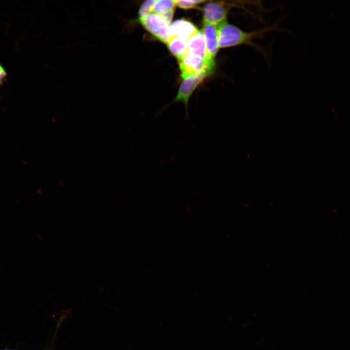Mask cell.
Wrapping results in <instances>:
<instances>
[{
    "mask_svg": "<svg viewBox=\"0 0 350 350\" xmlns=\"http://www.w3.org/2000/svg\"><path fill=\"white\" fill-rule=\"evenodd\" d=\"M198 32V30L194 25L184 19L174 21L169 25L167 29L169 39L177 37L187 41Z\"/></svg>",
    "mask_w": 350,
    "mask_h": 350,
    "instance_id": "52a82bcc",
    "label": "cell"
},
{
    "mask_svg": "<svg viewBox=\"0 0 350 350\" xmlns=\"http://www.w3.org/2000/svg\"><path fill=\"white\" fill-rule=\"evenodd\" d=\"M202 32L206 42V61L210 70L213 73L216 66L215 56L219 48L217 26L210 23H204Z\"/></svg>",
    "mask_w": 350,
    "mask_h": 350,
    "instance_id": "277c9868",
    "label": "cell"
},
{
    "mask_svg": "<svg viewBox=\"0 0 350 350\" xmlns=\"http://www.w3.org/2000/svg\"><path fill=\"white\" fill-rule=\"evenodd\" d=\"M278 29L276 25H272L257 31L246 32L226 21L217 26L219 47L224 48L248 45L260 50L253 41L262 37L269 32Z\"/></svg>",
    "mask_w": 350,
    "mask_h": 350,
    "instance_id": "6da1fadb",
    "label": "cell"
},
{
    "mask_svg": "<svg viewBox=\"0 0 350 350\" xmlns=\"http://www.w3.org/2000/svg\"></svg>",
    "mask_w": 350,
    "mask_h": 350,
    "instance_id": "5bb4252c",
    "label": "cell"
},
{
    "mask_svg": "<svg viewBox=\"0 0 350 350\" xmlns=\"http://www.w3.org/2000/svg\"><path fill=\"white\" fill-rule=\"evenodd\" d=\"M140 21L148 32L163 42L166 43L169 40L167 29L170 23L163 14L152 13Z\"/></svg>",
    "mask_w": 350,
    "mask_h": 350,
    "instance_id": "5b68a950",
    "label": "cell"
},
{
    "mask_svg": "<svg viewBox=\"0 0 350 350\" xmlns=\"http://www.w3.org/2000/svg\"><path fill=\"white\" fill-rule=\"evenodd\" d=\"M166 44L170 51L178 60L189 53L188 41L184 39L174 37L170 38Z\"/></svg>",
    "mask_w": 350,
    "mask_h": 350,
    "instance_id": "9c48e42d",
    "label": "cell"
},
{
    "mask_svg": "<svg viewBox=\"0 0 350 350\" xmlns=\"http://www.w3.org/2000/svg\"><path fill=\"white\" fill-rule=\"evenodd\" d=\"M156 1V0H148L142 3L138 12L139 21L153 13V7Z\"/></svg>",
    "mask_w": 350,
    "mask_h": 350,
    "instance_id": "8fae6325",
    "label": "cell"
},
{
    "mask_svg": "<svg viewBox=\"0 0 350 350\" xmlns=\"http://www.w3.org/2000/svg\"><path fill=\"white\" fill-rule=\"evenodd\" d=\"M188 49L189 54L199 56L206 61V42L202 32L198 31L188 40Z\"/></svg>",
    "mask_w": 350,
    "mask_h": 350,
    "instance_id": "ba28073f",
    "label": "cell"
},
{
    "mask_svg": "<svg viewBox=\"0 0 350 350\" xmlns=\"http://www.w3.org/2000/svg\"><path fill=\"white\" fill-rule=\"evenodd\" d=\"M6 75L7 73L4 68L0 64V85L2 84Z\"/></svg>",
    "mask_w": 350,
    "mask_h": 350,
    "instance_id": "4fadbf2b",
    "label": "cell"
},
{
    "mask_svg": "<svg viewBox=\"0 0 350 350\" xmlns=\"http://www.w3.org/2000/svg\"><path fill=\"white\" fill-rule=\"evenodd\" d=\"M176 5L184 9L194 8L196 5L206 2L205 0H175Z\"/></svg>",
    "mask_w": 350,
    "mask_h": 350,
    "instance_id": "7c38bea8",
    "label": "cell"
},
{
    "mask_svg": "<svg viewBox=\"0 0 350 350\" xmlns=\"http://www.w3.org/2000/svg\"><path fill=\"white\" fill-rule=\"evenodd\" d=\"M175 5H176L175 0H157L154 6L152 13L163 14L171 10H175Z\"/></svg>",
    "mask_w": 350,
    "mask_h": 350,
    "instance_id": "30bf717a",
    "label": "cell"
},
{
    "mask_svg": "<svg viewBox=\"0 0 350 350\" xmlns=\"http://www.w3.org/2000/svg\"><path fill=\"white\" fill-rule=\"evenodd\" d=\"M238 1L227 2L224 1H212L207 3L203 7L204 23H210L216 26L227 21L228 13L233 7H244L246 4L238 3Z\"/></svg>",
    "mask_w": 350,
    "mask_h": 350,
    "instance_id": "7a4b0ae2",
    "label": "cell"
},
{
    "mask_svg": "<svg viewBox=\"0 0 350 350\" xmlns=\"http://www.w3.org/2000/svg\"><path fill=\"white\" fill-rule=\"evenodd\" d=\"M209 74L207 71L204 70L183 79L174 101L181 102L184 105L186 110V117L187 119L189 118L188 103L190 98L197 86Z\"/></svg>",
    "mask_w": 350,
    "mask_h": 350,
    "instance_id": "3957f363",
    "label": "cell"
},
{
    "mask_svg": "<svg viewBox=\"0 0 350 350\" xmlns=\"http://www.w3.org/2000/svg\"><path fill=\"white\" fill-rule=\"evenodd\" d=\"M178 61L183 79L204 70H207L209 75L212 73L206 60L199 56L188 53Z\"/></svg>",
    "mask_w": 350,
    "mask_h": 350,
    "instance_id": "8992f818",
    "label": "cell"
}]
</instances>
